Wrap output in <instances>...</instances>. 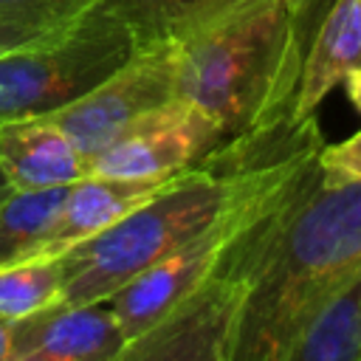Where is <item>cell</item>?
I'll return each instance as SVG.
<instances>
[{
	"label": "cell",
	"mask_w": 361,
	"mask_h": 361,
	"mask_svg": "<svg viewBox=\"0 0 361 361\" xmlns=\"http://www.w3.org/2000/svg\"><path fill=\"white\" fill-rule=\"evenodd\" d=\"M99 0H0V56L68 34Z\"/></svg>",
	"instance_id": "cell-14"
},
{
	"label": "cell",
	"mask_w": 361,
	"mask_h": 361,
	"mask_svg": "<svg viewBox=\"0 0 361 361\" xmlns=\"http://www.w3.org/2000/svg\"><path fill=\"white\" fill-rule=\"evenodd\" d=\"M282 361H361V271L319 307Z\"/></svg>",
	"instance_id": "cell-13"
},
{
	"label": "cell",
	"mask_w": 361,
	"mask_h": 361,
	"mask_svg": "<svg viewBox=\"0 0 361 361\" xmlns=\"http://www.w3.org/2000/svg\"><path fill=\"white\" fill-rule=\"evenodd\" d=\"M361 271V180L316 166L262 245L223 361H282L319 307Z\"/></svg>",
	"instance_id": "cell-1"
},
{
	"label": "cell",
	"mask_w": 361,
	"mask_h": 361,
	"mask_svg": "<svg viewBox=\"0 0 361 361\" xmlns=\"http://www.w3.org/2000/svg\"><path fill=\"white\" fill-rule=\"evenodd\" d=\"M138 51L130 28L90 11L68 34L0 56V121L48 116L102 85Z\"/></svg>",
	"instance_id": "cell-4"
},
{
	"label": "cell",
	"mask_w": 361,
	"mask_h": 361,
	"mask_svg": "<svg viewBox=\"0 0 361 361\" xmlns=\"http://www.w3.org/2000/svg\"><path fill=\"white\" fill-rule=\"evenodd\" d=\"M68 186L14 192L0 203V268L39 251L62 209Z\"/></svg>",
	"instance_id": "cell-15"
},
{
	"label": "cell",
	"mask_w": 361,
	"mask_h": 361,
	"mask_svg": "<svg viewBox=\"0 0 361 361\" xmlns=\"http://www.w3.org/2000/svg\"><path fill=\"white\" fill-rule=\"evenodd\" d=\"M14 350V319H0V361H8Z\"/></svg>",
	"instance_id": "cell-20"
},
{
	"label": "cell",
	"mask_w": 361,
	"mask_h": 361,
	"mask_svg": "<svg viewBox=\"0 0 361 361\" xmlns=\"http://www.w3.org/2000/svg\"><path fill=\"white\" fill-rule=\"evenodd\" d=\"M8 195H14V189H11V183H8V178H6V172H3V166H0V203H3Z\"/></svg>",
	"instance_id": "cell-21"
},
{
	"label": "cell",
	"mask_w": 361,
	"mask_h": 361,
	"mask_svg": "<svg viewBox=\"0 0 361 361\" xmlns=\"http://www.w3.org/2000/svg\"><path fill=\"white\" fill-rule=\"evenodd\" d=\"M175 175H166V178L85 175L82 180L68 186L62 209L34 257H59L68 248L90 240L93 234L118 223L124 214H130L133 209L147 203L152 195H158Z\"/></svg>",
	"instance_id": "cell-9"
},
{
	"label": "cell",
	"mask_w": 361,
	"mask_h": 361,
	"mask_svg": "<svg viewBox=\"0 0 361 361\" xmlns=\"http://www.w3.org/2000/svg\"><path fill=\"white\" fill-rule=\"evenodd\" d=\"M124 344L110 302L51 307L14 319L8 361H113Z\"/></svg>",
	"instance_id": "cell-8"
},
{
	"label": "cell",
	"mask_w": 361,
	"mask_h": 361,
	"mask_svg": "<svg viewBox=\"0 0 361 361\" xmlns=\"http://www.w3.org/2000/svg\"><path fill=\"white\" fill-rule=\"evenodd\" d=\"M175 82H178L175 45L141 48L102 85H96L68 107L48 113V118L62 127V133L87 161H93L138 118L178 99Z\"/></svg>",
	"instance_id": "cell-6"
},
{
	"label": "cell",
	"mask_w": 361,
	"mask_h": 361,
	"mask_svg": "<svg viewBox=\"0 0 361 361\" xmlns=\"http://www.w3.org/2000/svg\"><path fill=\"white\" fill-rule=\"evenodd\" d=\"M333 0H290V25H293V56L299 71L305 68L310 42L324 20V14L330 11ZM302 82V79H299Z\"/></svg>",
	"instance_id": "cell-17"
},
{
	"label": "cell",
	"mask_w": 361,
	"mask_h": 361,
	"mask_svg": "<svg viewBox=\"0 0 361 361\" xmlns=\"http://www.w3.org/2000/svg\"><path fill=\"white\" fill-rule=\"evenodd\" d=\"M319 149L299 155L279 175H274L268 183H262L248 197H243L237 206H231L226 214H220L200 234H195L175 251H169L164 259H158L155 265L141 271L135 279H130L118 293H113L107 302L118 319L124 341L149 330L172 307H178L189 293H195L234 254V248L293 189H299L307 180V175L313 172L319 161Z\"/></svg>",
	"instance_id": "cell-3"
},
{
	"label": "cell",
	"mask_w": 361,
	"mask_h": 361,
	"mask_svg": "<svg viewBox=\"0 0 361 361\" xmlns=\"http://www.w3.org/2000/svg\"><path fill=\"white\" fill-rule=\"evenodd\" d=\"M65 288L59 257H28L0 268V319H25L56 307Z\"/></svg>",
	"instance_id": "cell-16"
},
{
	"label": "cell",
	"mask_w": 361,
	"mask_h": 361,
	"mask_svg": "<svg viewBox=\"0 0 361 361\" xmlns=\"http://www.w3.org/2000/svg\"><path fill=\"white\" fill-rule=\"evenodd\" d=\"M223 144L217 124L183 99H172L138 118L90 161V175L166 178L200 164Z\"/></svg>",
	"instance_id": "cell-7"
},
{
	"label": "cell",
	"mask_w": 361,
	"mask_h": 361,
	"mask_svg": "<svg viewBox=\"0 0 361 361\" xmlns=\"http://www.w3.org/2000/svg\"><path fill=\"white\" fill-rule=\"evenodd\" d=\"M341 82H344L347 99H350V102H353V107L361 113V65H358V68H353Z\"/></svg>",
	"instance_id": "cell-19"
},
{
	"label": "cell",
	"mask_w": 361,
	"mask_h": 361,
	"mask_svg": "<svg viewBox=\"0 0 361 361\" xmlns=\"http://www.w3.org/2000/svg\"><path fill=\"white\" fill-rule=\"evenodd\" d=\"M358 65H361V0H333L330 11L324 14L310 42L290 121L316 116V107L324 102V96Z\"/></svg>",
	"instance_id": "cell-11"
},
{
	"label": "cell",
	"mask_w": 361,
	"mask_h": 361,
	"mask_svg": "<svg viewBox=\"0 0 361 361\" xmlns=\"http://www.w3.org/2000/svg\"><path fill=\"white\" fill-rule=\"evenodd\" d=\"M178 99L206 113L223 141L290 121L302 71L290 0H248L175 45Z\"/></svg>",
	"instance_id": "cell-2"
},
{
	"label": "cell",
	"mask_w": 361,
	"mask_h": 361,
	"mask_svg": "<svg viewBox=\"0 0 361 361\" xmlns=\"http://www.w3.org/2000/svg\"><path fill=\"white\" fill-rule=\"evenodd\" d=\"M113 361H116V358H113Z\"/></svg>",
	"instance_id": "cell-23"
},
{
	"label": "cell",
	"mask_w": 361,
	"mask_h": 361,
	"mask_svg": "<svg viewBox=\"0 0 361 361\" xmlns=\"http://www.w3.org/2000/svg\"><path fill=\"white\" fill-rule=\"evenodd\" d=\"M0 166L14 192L68 186L90 175V161L48 116L0 121Z\"/></svg>",
	"instance_id": "cell-10"
},
{
	"label": "cell",
	"mask_w": 361,
	"mask_h": 361,
	"mask_svg": "<svg viewBox=\"0 0 361 361\" xmlns=\"http://www.w3.org/2000/svg\"><path fill=\"white\" fill-rule=\"evenodd\" d=\"M248 0H99L96 11L124 23L141 48L178 45L200 25Z\"/></svg>",
	"instance_id": "cell-12"
},
{
	"label": "cell",
	"mask_w": 361,
	"mask_h": 361,
	"mask_svg": "<svg viewBox=\"0 0 361 361\" xmlns=\"http://www.w3.org/2000/svg\"><path fill=\"white\" fill-rule=\"evenodd\" d=\"M313 172L234 248V254L195 293H189L178 307H172L149 330L130 338L124 350L116 355V361H220L226 353L237 305L248 288L254 262L262 245L268 243V237L274 234V228L282 223L288 209L310 183Z\"/></svg>",
	"instance_id": "cell-5"
},
{
	"label": "cell",
	"mask_w": 361,
	"mask_h": 361,
	"mask_svg": "<svg viewBox=\"0 0 361 361\" xmlns=\"http://www.w3.org/2000/svg\"><path fill=\"white\" fill-rule=\"evenodd\" d=\"M319 166L330 175L361 180V130L338 144H324L319 149Z\"/></svg>",
	"instance_id": "cell-18"
},
{
	"label": "cell",
	"mask_w": 361,
	"mask_h": 361,
	"mask_svg": "<svg viewBox=\"0 0 361 361\" xmlns=\"http://www.w3.org/2000/svg\"><path fill=\"white\" fill-rule=\"evenodd\" d=\"M226 344H228V341H226ZM223 355H226V353H223ZM220 361H223V358H220Z\"/></svg>",
	"instance_id": "cell-22"
}]
</instances>
